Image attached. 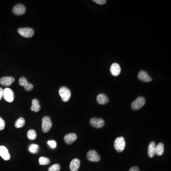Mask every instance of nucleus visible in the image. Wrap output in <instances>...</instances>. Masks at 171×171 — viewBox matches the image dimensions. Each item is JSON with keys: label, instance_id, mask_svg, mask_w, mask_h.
Returning <instances> with one entry per match:
<instances>
[{"label": "nucleus", "instance_id": "nucleus-2", "mask_svg": "<svg viewBox=\"0 0 171 171\" xmlns=\"http://www.w3.org/2000/svg\"><path fill=\"white\" fill-rule=\"evenodd\" d=\"M59 94L63 101L64 102L68 101L70 98V90L66 87H60L59 90Z\"/></svg>", "mask_w": 171, "mask_h": 171}, {"label": "nucleus", "instance_id": "nucleus-24", "mask_svg": "<svg viewBox=\"0 0 171 171\" xmlns=\"http://www.w3.org/2000/svg\"><path fill=\"white\" fill-rule=\"evenodd\" d=\"M19 85H20V86L24 87L27 86L29 83L28 82L27 80L26 79L25 77H23L20 78L19 80Z\"/></svg>", "mask_w": 171, "mask_h": 171}, {"label": "nucleus", "instance_id": "nucleus-26", "mask_svg": "<svg viewBox=\"0 0 171 171\" xmlns=\"http://www.w3.org/2000/svg\"><path fill=\"white\" fill-rule=\"evenodd\" d=\"M47 144L48 146L52 149L55 148L57 145V142L55 140L48 141L47 142Z\"/></svg>", "mask_w": 171, "mask_h": 171}, {"label": "nucleus", "instance_id": "nucleus-21", "mask_svg": "<svg viewBox=\"0 0 171 171\" xmlns=\"http://www.w3.org/2000/svg\"><path fill=\"white\" fill-rule=\"evenodd\" d=\"M27 137L29 139L31 140H33L37 137V134L36 131L33 129H31L28 132Z\"/></svg>", "mask_w": 171, "mask_h": 171}, {"label": "nucleus", "instance_id": "nucleus-6", "mask_svg": "<svg viewBox=\"0 0 171 171\" xmlns=\"http://www.w3.org/2000/svg\"><path fill=\"white\" fill-rule=\"evenodd\" d=\"M87 159L91 162H99L101 160V157L98 153L95 150H90L87 153Z\"/></svg>", "mask_w": 171, "mask_h": 171}, {"label": "nucleus", "instance_id": "nucleus-22", "mask_svg": "<svg viewBox=\"0 0 171 171\" xmlns=\"http://www.w3.org/2000/svg\"><path fill=\"white\" fill-rule=\"evenodd\" d=\"M39 146L37 144H32L29 148V150L31 153H36L39 150Z\"/></svg>", "mask_w": 171, "mask_h": 171}, {"label": "nucleus", "instance_id": "nucleus-1", "mask_svg": "<svg viewBox=\"0 0 171 171\" xmlns=\"http://www.w3.org/2000/svg\"><path fill=\"white\" fill-rule=\"evenodd\" d=\"M114 147L117 152L121 153L124 151L125 148V142L123 137H119L115 140Z\"/></svg>", "mask_w": 171, "mask_h": 171}, {"label": "nucleus", "instance_id": "nucleus-12", "mask_svg": "<svg viewBox=\"0 0 171 171\" xmlns=\"http://www.w3.org/2000/svg\"><path fill=\"white\" fill-rule=\"evenodd\" d=\"M15 79L13 77H4L0 79V84L4 86H9L14 82Z\"/></svg>", "mask_w": 171, "mask_h": 171}, {"label": "nucleus", "instance_id": "nucleus-27", "mask_svg": "<svg viewBox=\"0 0 171 171\" xmlns=\"http://www.w3.org/2000/svg\"><path fill=\"white\" fill-rule=\"evenodd\" d=\"M5 126V123L4 119L0 117V131L4 130Z\"/></svg>", "mask_w": 171, "mask_h": 171}, {"label": "nucleus", "instance_id": "nucleus-5", "mask_svg": "<svg viewBox=\"0 0 171 171\" xmlns=\"http://www.w3.org/2000/svg\"><path fill=\"white\" fill-rule=\"evenodd\" d=\"M18 32L21 35L25 38H31L34 34V30L30 28H21L18 30Z\"/></svg>", "mask_w": 171, "mask_h": 171}, {"label": "nucleus", "instance_id": "nucleus-19", "mask_svg": "<svg viewBox=\"0 0 171 171\" xmlns=\"http://www.w3.org/2000/svg\"><path fill=\"white\" fill-rule=\"evenodd\" d=\"M164 152V145L162 143H160L156 145L155 153L157 156H161Z\"/></svg>", "mask_w": 171, "mask_h": 171}, {"label": "nucleus", "instance_id": "nucleus-30", "mask_svg": "<svg viewBox=\"0 0 171 171\" xmlns=\"http://www.w3.org/2000/svg\"><path fill=\"white\" fill-rule=\"evenodd\" d=\"M3 95H4V90L0 87V101L2 99Z\"/></svg>", "mask_w": 171, "mask_h": 171}, {"label": "nucleus", "instance_id": "nucleus-28", "mask_svg": "<svg viewBox=\"0 0 171 171\" xmlns=\"http://www.w3.org/2000/svg\"><path fill=\"white\" fill-rule=\"evenodd\" d=\"M33 87H34L33 85H32V84H31V83H29L27 86L24 87V89H25L26 91H32V90H33Z\"/></svg>", "mask_w": 171, "mask_h": 171}, {"label": "nucleus", "instance_id": "nucleus-17", "mask_svg": "<svg viewBox=\"0 0 171 171\" xmlns=\"http://www.w3.org/2000/svg\"><path fill=\"white\" fill-rule=\"evenodd\" d=\"M155 149H156V143L155 142H151L149 144L148 148V155L149 157L153 158L156 155Z\"/></svg>", "mask_w": 171, "mask_h": 171}, {"label": "nucleus", "instance_id": "nucleus-20", "mask_svg": "<svg viewBox=\"0 0 171 171\" xmlns=\"http://www.w3.org/2000/svg\"><path fill=\"white\" fill-rule=\"evenodd\" d=\"M25 120L24 118L23 117H20L15 122V126L17 128H23L25 125Z\"/></svg>", "mask_w": 171, "mask_h": 171}, {"label": "nucleus", "instance_id": "nucleus-31", "mask_svg": "<svg viewBox=\"0 0 171 171\" xmlns=\"http://www.w3.org/2000/svg\"><path fill=\"white\" fill-rule=\"evenodd\" d=\"M129 171H140L139 168L137 167H133L130 168Z\"/></svg>", "mask_w": 171, "mask_h": 171}, {"label": "nucleus", "instance_id": "nucleus-25", "mask_svg": "<svg viewBox=\"0 0 171 171\" xmlns=\"http://www.w3.org/2000/svg\"><path fill=\"white\" fill-rule=\"evenodd\" d=\"M60 170V165L56 164L51 166L48 168V171H59Z\"/></svg>", "mask_w": 171, "mask_h": 171}, {"label": "nucleus", "instance_id": "nucleus-23", "mask_svg": "<svg viewBox=\"0 0 171 171\" xmlns=\"http://www.w3.org/2000/svg\"><path fill=\"white\" fill-rule=\"evenodd\" d=\"M39 162L40 165H48L50 163V160L47 157H40L39 158Z\"/></svg>", "mask_w": 171, "mask_h": 171}, {"label": "nucleus", "instance_id": "nucleus-8", "mask_svg": "<svg viewBox=\"0 0 171 171\" xmlns=\"http://www.w3.org/2000/svg\"><path fill=\"white\" fill-rule=\"evenodd\" d=\"M12 12L16 15H22L26 12V8L23 5L18 4L13 7Z\"/></svg>", "mask_w": 171, "mask_h": 171}, {"label": "nucleus", "instance_id": "nucleus-18", "mask_svg": "<svg viewBox=\"0 0 171 171\" xmlns=\"http://www.w3.org/2000/svg\"><path fill=\"white\" fill-rule=\"evenodd\" d=\"M31 110L35 112H39L40 110V106L39 101L36 98L32 99V106H31Z\"/></svg>", "mask_w": 171, "mask_h": 171}, {"label": "nucleus", "instance_id": "nucleus-14", "mask_svg": "<svg viewBox=\"0 0 171 171\" xmlns=\"http://www.w3.org/2000/svg\"><path fill=\"white\" fill-rule=\"evenodd\" d=\"M64 141L66 144L71 145L77 139V136L76 134H68L65 135L64 137Z\"/></svg>", "mask_w": 171, "mask_h": 171}, {"label": "nucleus", "instance_id": "nucleus-16", "mask_svg": "<svg viewBox=\"0 0 171 171\" xmlns=\"http://www.w3.org/2000/svg\"><path fill=\"white\" fill-rule=\"evenodd\" d=\"M97 101L98 104L101 105H105L109 102V98L104 94H99L97 96Z\"/></svg>", "mask_w": 171, "mask_h": 171}, {"label": "nucleus", "instance_id": "nucleus-15", "mask_svg": "<svg viewBox=\"0 0 171 171\" xmlns=\"http://www.w3.org/2000/svg\"><path fill=\"white\" fill-rule=\"evenodd\" d=\"M80 162L79 160L75 158L72 160L70 164V167L71 171H78L80 167Z\"/></svg>", "mask_w": 171, "mask_h": 171}, {"label": "nucleus", "instance_id": "nucleus-11", "mask_svg": "<svg viewBox=\"0 0 171 171\" xmlns=\"http://www.w3.org/2000/svg\"><path fill=\"white\" fill-rule=\"evenodd\" d=\"M0 156L5 161L9 160L11 158L8 150L4 146H0Z\"/></svg>", "mask_w": 171, "mask_h": 171}, {"label": "nucleus", "instance_id": "nucleus-9", "mask_svg": "<svg viewBox=\"0 0 171 171\" xmlns=\"http://www.w3.org/2000/svg\"><path fill=\"white\" fill-rule=\"evenodd\" d=\"M90 123L95 128H100L103 127L105 125V121L101 118H92L90 120Z\"/></svg>", "mask_w": 171, "mask_h": 171}, {"label": "nucleus", "instance_id": "nucleus-13", "mask_svg": "<svg viewBox=\"0 0 171 171\" xmlns=\"http://www.w3.org/2000/svg\"><path fill=\"white\" fill-rule=\"evenodd\" d=\"M111 74L114 76H117L121 72V68L119 64L114 63L111 65L110 68Z\"/></svg>", "mask_w": 171, "mask_h": 171}, {"label": "nucleus", "instance_id": "nucleus-7", "mask_svg": "<svg viewBox=\"0 0 171 171\" xmlns=\"http://www.w3.org/2000/svg\"><path fill=\"white\" fill-rule=\"evenodd\" d=\"M3 97L6 101L10 103L12 102L14 100V93L11 89L6 88L4 90Z\"/></svg>", "mask_w": 171, "mask_h": 171}, {"label": "nucleus", "instance_id": "nucleus-4", "mask_svg": "<svg viewBox=\"0 0 171 171\" xmlns=\"http://www.w3.org/2000/svg\"><path fill=\"white\" fill-rule=\"evenodd\" d=\"M145 103V98L143 97H139L137 98L135 101L133 102L131 104V107L133 109L137 110L140 109L142 107H143Z\"/></svg>", "mask_w": 171, "mask_h": 171}, {"label": "nucleus", "instance_id": "nucleus-3", "mask_svg": "<svg viewBox=\"0 0 171 171\" xmlns=\"http://www.w3.org/2000/svg\"><path fill=\"white\" fill-rule=\"evenodd\" d=\"M52 123L51 118L48 116L43 117L42 119V130L45 133L48 132L52 127Z\"/></svg>", "mask_w": 171, "mask_h": 171}, {"label": "nucleus", "instance_id": "nucleus-10", "mask_svg": "<svg viewBox=\"0 0 171 171\" xmlns=\"http://www.w3.org/2000/svg\"><path fill=\"white\" fill-rule=\"evenodd\" d=\"M138 78L140 80L145 82H149L152 80V79L148 75V73L144 70H141L138 73Z\"/></svg>", "mask_w": 171, "mask_h": 171}, {"label": "nucleus", "instance_id": "nucleus-29", "mask_svg": "<svg viewBox=\"0 0 171 171\" xmlns=\"http://www.w3.org/2000/svg\"><path fill=\"white\" fill-rule=\"evenodd\" d=\"M94 2H96V4L100 5L105 4L106 3V0H93Z\"/></svg>", "mask_w": 171, "mask_h": 171}]
</instances>
